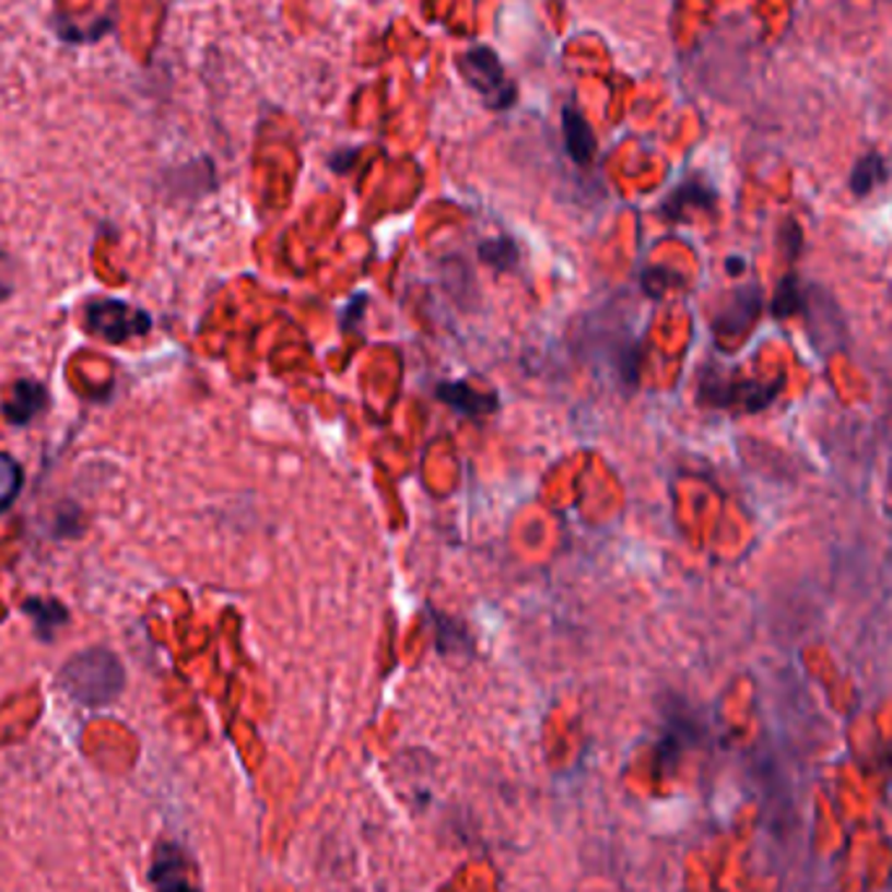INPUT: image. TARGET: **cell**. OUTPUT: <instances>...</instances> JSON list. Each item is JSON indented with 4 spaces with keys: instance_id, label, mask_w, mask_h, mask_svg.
Wrapping results in <instances>:
<instances>
[{
    "instance_id": "3957f363",
    "label": "cell",
    "mask_w": 892,
    "mask_h": 892,
    "mask_svg": "<svg viewBox=\"0 0 892 892\" xmlns=\"http://www.w3.org/2000/svg\"><path fill=\"white\" fill-rule=\"evenodd\" d=\"M84 324L92 334L103 337L110 344H120L131 340V337L146 334L149 327H152L144 310L128 306L126 301H115V297L90 303L84 308Z\"/></svg>"
},
{
    "instance_id": "9a60e30c",
    "label": "cell",
    "mask_w": 892,
    "mask_h": 892,
    "mask_svg": "<svg viewBox=\"0 0 892 892\" xmlns=\"http://www.w3.org/2000/svg\"><path fill=\"white\" fill-rule=\"evenodd\" d=\"M478 254H481V259L485 263H491L496 272H506V269H512L519 259V251L515 246V240L512 238H491L481 243V248H478Z\"/></svg>"
},
{
    "instance_id": "30bf717a",
    "label": "cell",
    "mask_w": 892,
    "mask_h": 892,
    "mask_svg": "<svg viewBox=\"0 0 892 892\" xmlns=\"http://www.w3.org/2000/svg\"><path fill=\"white\" fill-rule=\"evenodd\" d=\"M807 306V293H803L801 282H799V274L796 272H788L783 280L778 282V287H775V295H773V316L775 319H788V316L799 314Z\"/></svg>"
},
{
    "instance_id": "2e32d148",
    "label": "cell",
    "mask_w": 892,
    "mask_h": 892,
    "mask_svg": "<svg viewBox=\"0 0 892 892\" xmlns=\"http://www.w3.org/2000/svg\"><path fill=\"white\" fill-rule=\"evenodd\" d=\"M728 267H731V272H741L743 261H728Z\"/></svg>"
},
{
    "instance_id": "7a4b0ae2",
    "label": "cell",
    "mask_w": 892,
    "mask_h": 892,
    "mask_svg": "<svg viewBox=\"0 0 892 892\" xmlns=\"http://www.w3.org/2000/svg\"><path fill=\"white\" fill-rule=\"evenodd\" d=\"M459 71L468 84L483 97V103L491 110H506L517 103V86L515 81L506 77L502 60L496 52L485 45L470 47L459 58Z\"/></svg>"
},
{
    "instance_id": "5bb4252c",
    "label": "cell",
    "mask_w": 892,
    "mask_h": 892,
    "mask_svg": "<svg viewBox=\"0 0 892 892\" xmlns=\"http://www.w3.org/2000/svg\"><path fill=\"white\" fill-rule=\"evenodd\" d=\"M22 483H24L22 465H19L11 455H3V451H0V515L16 502Z\"/></svg>"
},
{
    "instance_id": "5b68a950",
    "label": "cell",
    "mask_w": 892,
    "mask_h": 892,
    "mask_svg": "<svg viewBox=\"0 0 892 892\" xmlns=\"http://www.w3.org/2000/svg\"><path fill=\"white\" fill-rule=\"evenodd\" d=\"M149 884L154 892H201L196 867L186 850L175 843H160L149 867Z\"/></svg>"
},
{
    "instance_id": "8fae6325",
    "label": "cell",
    "mask_w": 892,
    "mask_h": 892,
    "mask_svg": "<svg viewBox=\"0 0 892 892\" xmlns=\"http://www.w3.org/2000/svg\"><path fill=\"white\" fill-rule=\"evenodd\" d=\"M888 180V165H884L882 154L869 152L867 157L856 162L854 173H850V191L856 196H867L871 188H877Z\"/></svg>"
},
{
    "instance_id": "52a82bcc",
    "label": "cell",
    "mask_w": 892,
    "mask_h": 892,
    "mask_svg": "<svg viewBox=\"0 0 892 892\" xmlns=\"http://www.w3.org/2000/svg\"><path fill=\"white\" fill-rule=\"evenodd\" d=\"M561 131H564V144L570 157L577 162L579 167H587L595 160V152H598V144H595V131L592 126L587 124L585 115L577 110V107L566 105L561 110Z\"/></svg>"
},
{
    "instance_id": "277c9868",
    "label": "cell",
    "mask_w": 892,
    "mask_h": 892,
    "mask_svg": "<svg viewBox=\"0 0 892 892\" xmlns=\"http://www.w3.org/2000/svg\"><path fill=\"white\" fill-rule=\"evenodd\" d=\"M783 391V376L773 384L726 382L720 376H705L700 382V402L709 408H731L743 412L765 410Z\"/></svg>"
},
{
    "instance_id": "9c48e42d",
    "label": "cell",
    "mask_w": 892,
    "mask_h": 892,
    "mask_svg": "<svg viewBox=\"0 0 892 892\" xmlns=\"http://www.w3.org/2000/svg\"><path fill=\"white\" fill-rule=\"evenodd\" d=\"M47 391L39 387L37 382H16L11 389V397L3 404V415L9 418L13 425L30 423L39 410L45 408Z\"/></svg>"
},
{
    "instance_id": "4fadbf2b",
    "label": "cell",
    "mask_w": 892,
    "mask_h": 892,
    "mask_svg": "<svg viewBox=\"0 0 892 892\" xmlns=\"http://www.w3.org/2000/svg\"><path fill=\"white\" fill-rule=\"evenodd\" d=\"M715 201V193L705 188L702 184H684L679 188V191L671 193V199L664 204V212L668 214L671 220H681V214H684L686 207H713Z\"/></svg>"
},
{
    "instance_id": "7c38bea8",
    "label": "cell",
    "mask_w": 892,
    "mask_h": 892,
    "mask_svg": "<svg viewBox=\"0 0 892 892\" xmlns=\"http://www.w3.org/2000/svg\"><path fill=\"white\" fill-rule=\"evenodd\" d=\"M24 611L37 624V634L43 639H50L52 630H58L60 624L69 621V613H66V608L58 600H26Z\"/></svg>"
},
{
    "instance_id": "6da1fadb",
    "label": "cell",
    "mask_w": 892,
    "mask_h": 892,
    "mask_svg": "<svg viewBox=\"0 0 892 892\" xmlns=\"http://www.w3.org/2000/svg\"><path fill=\"white\" fill-rule=\"evenodd\" d=\"M58 684L79 705L105 707L124 692L126 671L110 650L92 647V650L77 653L60 668Z\"/></svg>"
},
{
    "instance_id": "8992f818",
    "label": "cell",
    "mask_w": 892,
    "mask_h": 892,
    "mask_svg": "<svg viewBox=\"0 0 892 892\" xmlns=\"http://www.w3.org/2000/svg\"><path fill=\"white\" fill-rule=\"evenodd\" d=\"M762 308V293L760 287L749 285V287H741L736 290V293L728 295L726 306L718 316H715V334L718 337H739L747 332L749 327H752L756 314H760Z\"/></svg>"
},
{
    "instance_id": "ba28073f",
    "label": "cell",
    "mask_w": 892,
    "mask_h": 892,
    "mask_svg": "<svg viewBox=\"0 0 892 892\" xmlns=\"http://www.w3.org/2000/svg\"><path fill=\"white\" fill-rule=\"evenodd\" d=\"M436 395H438V400H444L449 408L465 412V415H470V418L493 412L498 404L496 397L485 395V391H478L476 387H470V384H465V382L438 384Z\"/></svg>"
}]
</instances>
